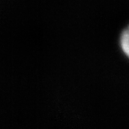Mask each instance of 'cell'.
<instances>
[{"label": "cell", "mask_w": 129, "mask_h": 129, "mask_svg": "<svg viewBox=\"0 0 129 129\" xmlns=\"http://www.w3.org/2000/svg\"><path fill=\"white\" fill-rule=\"evenodd\" d=\"M119 46L122 52L125 55V56H128L129 55V33L128 29H125L124 31L119 39Z\"/></svg>", "instance_id": "1"}]
</instances>
